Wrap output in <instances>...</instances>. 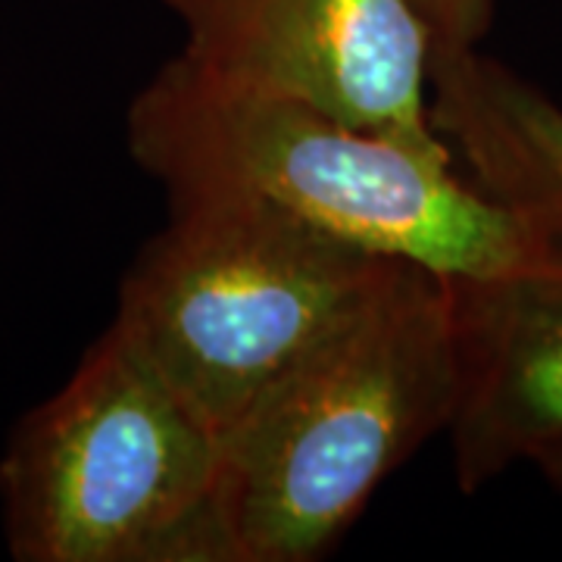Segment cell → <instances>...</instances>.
I'll return each instance as SVG.
<instances>
[{
  "label": "cell",
  "instance_id": "1",
  "mask_svg": "<svg viewBox=\"0 0 562 562\" xmlns=\"http://www.w3.org/2000/svg\"><path fill=\"white\" fill-rule=\"evenodd\" d=\"M128 150L166 198L262 203L443 279H494L550 244L460 176L447 144L369 132L181 54L135 94Z\"/></svg>",
  "mask_w": 562,
  "mask_h": 562
},
{
  "label": "cell",
  "instance_id": "8",
  "mask_svg": "<svg viewBox=\"0 0 562 562\" xmlns=\"http://www.w3.org/2000/svg\"><path fill=\"white\" fill-rule=\"evenodd\" d=\"M431 32V54L479 47L491 32L497 0H413Z\"/></svg>",
  "mask_w": 562,
  "mask_h": 562
},
{
  "label": "cell",
  "instance_id": "2",
  "mask_svg": "<svg viewBox=\"0 0 562 562\" xmlns=\"http://www.w3.org/2000/svg\"><path fill=\"white\" fill-rule=\"evenodd\" d=\"M460 391L450 279L401 260L222 435L235 562H313L375 487L450 428Z\"/></svg>",
  "mask_w": 562,
  "mask_h": 562
},
{
  "label": "cell",
  "instance_id": "3",
  "mask_svg": "<svg viewBox=\"0 0 562 562\" xmlns=\"http://www.w3.org/2000/svg\"><path fill=\"white\" fill-rule=\"evenodd\" d=\"M20 562H235L222 438L110 325L0 460Z\"/></svg>",
  "mask_w": 562,
  "mask_h": 562
},
{
  "label": "cell",
  "instance_id": "9",
  "mask_svg": "<svg viewBox=\"0 0 562 562\" xmlns=\"http://www.w3.org/2000/svg\"><path fill=\"white\" fill-rule=\"evenodd\" d=\"M531 465H538L543 479H547V482L553 484V487L562 494V438L560 441L550 443V447H543L541 453L531 460Z\"/></svg>",
  "mask_w": 562,
  "mask_h": 562
},
{
  "label": "cell",
  "instance_id": "4",
  "mask_svg": "<svg viewBox=\"0 0 562 562\" xmlns=\"http://www.w3.org/2000/svg\"><path fill=\"white\" fill-rule=\"evenodd\" d=\"M397 262L262 203L169 198L113 325L222 438Z\"/></svg>",
  "mask_w": 562,
  "mask_h": 562
},
{
  "label": "cell",
  "instance_id": "6",
  "mask_svg": "<svg viewBox=\"0 0 562 562\" xmlns=\"http://www.w3.org/2000/svg\"><path fill=\"white\" fill-rule=\"evenodd\" d=\"M460 391L453 472L475 494L562 438V244L494 279H450Z\"/></svg>",
  "mask_w": 562,
  "mask_h": 562
},
{
  "label": "cell",
  "instance_id": "7",
  "mask_svg": "<svg viewBox=\"0 0 562 562\" xmlns=\"http://www.w3.org/2000/svg\"><path fill=\"white\" fill-rule=\"evenodd\" d=\"M428 113L469 181L562 244V106L479 47L431 54Z\"/></svg>",
  "mask_w": 562,
  "mask_h": 562
},
{
  "label": "cell",
  "instance_id": "5",
  "mask_svg": "<svg viewBox=\"0 0 562 562\" xmlns=\"http://www.w3.org/2000/svg\"><path fill=\"white\" fill-rule=\"evenodd\" d=\"M181 57L220 79L319 106L416 144H447L428 113L431 32L413 0H160Z\"/></svg>",
  "mask_w": 562,
  "mask_h": 562
}]
</instances>
